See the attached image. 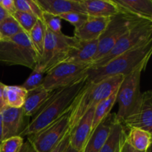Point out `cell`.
I'll return each mask as SVG.
<instances>
[{
    "label": "cell",
    "mask_w": 152,
    "mask_h": 152,
    "mask_svg": "<svg viewBox=\"0 0 152 152\" xmlns=\"http://www.w3.org/2000/svg\"><path fill=\"white\" fill-rule=\"evenodd\" d=\"M89 82L87 74L70 86L53 91L50 97L45 102L28 123L20 137L31 136L68 114L74 101Z\"/></svg>",
    "instance_id": "6da1fadb"
},
{
    "label": "cell",
    "mask_w": 152,
    "mask_h": 152,
    "mask_svg": "<svg viewBox=\"0 0 152 152\" xmlns=\"http://www.w3.org/2000/svg\"><path fill=\"white\" fill-rule=\"evenodd\" d=\"M152 52V39L132 49L105 65L88 70V80L90 83H96L108 77L121 75L125 77L141 66L146 67Z\"/></svg>",
    "instance_id": "7a4b0ae2"
},
{
    "label": "cell",
    "mask_w": 152,
    "mask_h": 152,
    "mask_svg": "<svg viewBox=\"0 0 152 152\" xmlns=\"http://www.w3.org/2000/svg\"><path fill=\"white\" fill-rule=\"evenodd\" d=\"M123 78V76L117 75L105 78L96 83H89L74 101L69 111V132L88 111L94 108L101 101L116 91Z\"/></svg>",
    "instance_id": "3957f363"
},
{
    "label": "cell",
    "mask_w": 152,
    "mask_h": 152,
    "mask_svg": "<svg viewBox=\"0 0 152 152\" xmlns=\"http://www.w3.org/2000/svg\"><path fill=\"white\" fill-rule=\"evenodd\" d=\"M39 56L25 32L0 40V62L4 65H21L34 69Z\"/></svg>",
    "instance_id": "277c9868"
},
{
    "label": "cell",
    "mask_w": 152,
    "mask_h": 152,
    "mask_svg": "<svg viewBox=\"0 0 152 152\" xmlns=\"http://www.w3.org/2000/svg\"><path fill=\"white\" fill-rule=\"evenodd\" d=\"M146 67L141 66L131 74L125 76L117 90V101L119 109L116 113L117 121L122 122L135 114L142 102V93L140 91V78Z\"/></svg>",
    "instance_id": "5b68a950"
},
{
    "label": "cell",
    "mask_w": 152,
    "mask_h": 152,
    "mask_svg": "<svg viewBox=\"0 0 152 152\" xmlns=\"http://www.w3.org/2000/svg\"><path fill=\"white\" fill-rule=\"evenodd\" d=\"M144 20L146 19L123 10L117 15L111 17L108 26L98 39L97 52L92 65L109 52L117 42L128 31Z\"/></svg>",
    "instance_id": "8992f818"
},
{
    "label": "cell",
    "mask_w": 152,
    "mask_h": 152,
    "mask_svg": "<svg viewBox=\"0 0 152 152\" xmlns=\"http://www.w3.org/2000/svg\"><path fill=\"white\" fill-rule=\"evenodd\" d=\"M78 39L63 33L55 34L46 28L42 55L38 66L46 74L58 64L64 62L68 52L77 44Z\"/></svg>",
    "instance_id": "52a82bcc"
},
{
    "label": "cell",
    "mask_w": 152,
    "mask_h": 152,
    "mask_svg": "<svg viewBox=\"0 0 152 152\" xmlns=\"http://www.w3.org/2000/svg\"><path fill=\"white\" fill-rule=\"evenodd\" d=\"M152 39V21L144 20L128 31L117 42L114 47L91 68H98L105 65L114 58L135 48Z\"/></svg>",
    "instance_id": "ba28073f"
},
{
    "label": "cell",
    "mask_w": 152,
    "mask_h": 152,
    "mask_svg": "<svg viewBox=\"0 0 152 152\" xmlns=\"http://www.w3.org/2000/svg\"><path fill=\"white\" fill-rule=\"evenodd\" d=\"M90 67L88 65L62 62L46 73L42 86L49 91L66 87L84 77Z\"/></svg>",
    "instance_id": "9c48e42d"
},
{
    "label": "cell",
    "mask_w": 152,
    "mask_h": 152,
    "mask_svg": "<svg viewBox=\"0 0 152 152\" xmlns=\"http://www.w3.org/2000/svg\"><path fill=\"white\" fill-rule=\"evenodd\" d=\"M69 132V112L39 132L28 137L37 152H50Z\"/></svg>",
    "instance_id": "30bf717a"
},
{
    "label": "cell",
    "mask_w": 152,
    "mask_h": 152,
    "mask_svg": "<svg viewBox=\"0 0 152 152\" xmlns=\"http://www.w3.org/2000/svg\"><path fill=\"white\" fill-rule=\"evenodd\" d=\"M127 129L138 128L151 133L152 130V91L142 93V102L135 114L129 116L122 122Z\"/></svg>",
    "instance_id": "8fae6325"
},
{
    "label": "cell",
    "mask_w": 152,
    "mask_h": 152,
    "mask_svg": "<svg viewBox=\"0 0 152 152\" xmlns=\"http://www.w3.org/2000/svg\"><path fill=\"white\" fill-rule=\"evenodd\" d=\"M2 122L3 140L12 137L20 136L28 125L22 108L6 106L1 112Z\"/></svg>",
    "instance_id": "7c38bea8"
},
{
    "label": "cell",
    "mask_w": 152,
    "mask_h": 152,
    "mask_svg": "<svg viewBox=\"0 0 152 152\" xmlns=\"http://www.w3.org/2000/svg\"><path fill=\"white\" fill-rule=\"evenodd\" d=\"M117 121L116 113L108 114L91 132L82 152H99Z\"/></svg>",
    "instance_id": "4fadbf2b"
},
{
    "label": "cell",
    "mask_w": 152,
    "mask_h": 152,
    "mask_svg": "<svg viewBox=\"0 0 152 152\" xmlns=\"http://www.w3.org/2000/svg\"><path fill=\"white\" fill-rule=\"evenodd\" d=\"M97 49L98 39L91 41H82L78 39L77 44L68 52L64 62L91 66Z\"/></svg>",
    "instance_id": "5bb4252c"
},
{
    "label": "cell",
    "mask_w": 152,
    "mask_h": 152,
    "mask_svg": "<svg viewBox=\"0 0 152 152\" xmlns=\"http://www.w3.org/2000/svg\"><path fill=\"white\" fill-rule=\"evenodd\" d=\"M94 111V108L88 111L70 132V145L80 152L83 151L91 133Z\"/></svg>",
    "instance_id": "9a60e30c"
},
{
    "label": "cell",
    "mask_w": 152,
    "mask_h": 152,
    "mask_svg": "<svg viewBox=\"0 0 152 152\" xmlns=\"http://www.w3.org/2000/svg\"><path fill=\"white\" fill-rule=\"evenodd\" d=\"M111 18L89 16L87 20L79 28L74 30V36L82 41L99 39L108 26Z\"/></svg>",
    "instance_id": "2e32d148"
},
{
    "label": "cell",
    "mask_w": 152,
    "mask_h": 152,
    "mask_svg": "<svg viewBox=\"0 0 152 152\" xmlns=\"http://www.w3.org/2000/svg\"><path fill=\"white\" fill-rule=\"evenodd\" d=\"M36 2L43 12L55 16L69 12L86 13L81 0H36Z\"/></svg>",
    "instance_id": "e0dca14e"
},
{
    "label": "cell",
    "mask_w": 152,
    "mask_h": 152,
    "mask_svg": "<svg viewBox=\"0 0 152 152\" xmlns=\"http://www.w3.org/2000/svg\"><path fill=\"white\" fill-rule=\"evenodd\" d=\"M89 16L111 18L121 11L114 0H81Z\"/></svg>",
    "instance_id": "ac0fdd59"
},
{
    "label": "cell",
    "mask_w": 152,
    "mask_h": 152,
    "mask_svg": "<svg viewBox=\"0 0 152 152\" xmlns=\"http://www.w3.org/2000/svg\"><path fill=\"white\" fill-rule=\"evenodd\" d=\"M53 91H47L42 86V85L36 88L28 91L22 106L25 115L27 117L35 115L45 102L50 97Z\"/></svg>",
    "instance_id": "d6986e66"
},
{
    "label": "cell",
    "mask_w": 152,
    "mask_h": 152,
    "mask_svg": "<svg viewBox=\"0 0 152 152\" xmlns=\"http://www.w3.org/2000/svg\"><path fill=\"white\" fill-rule=\"evenodd\" d=\"M120 8L137 16L152 21L151 0H114Z\"/></svg>",
    "instance_id": "ffe728a7"
},
{
    "label": "cell",
    "mask_w": 152,
    "mask_h": 152,
    "mask_svg": "<svg viewBox=\"0 0 152 152\" xmlns=\"http://www.w3.org/2000/svg\"><path fill=\"white\" fill-rule=\"evenodd\" d=\"M127 133L123 123L117 121L111 129L106 142L99 152H120L126 140Z\"/></svg>",
    "instance_id": "44dd1931"
},
{
    "label": "cell",
    "mask_w": 152,
    "mask_h": 152,
    "mask_svg": "<svg viewBox=\"0 0 152 152\" xmlns=\"http://www.w3.org/2000/svg\"><path fill=\"white\" fill-rule=\"evenodd\" d=\"M126 141L137 151H145L151 145V133L138 128H132L126 135Z\"/></svg>",
    "instance_id": "7402d4cb"
},
{
    "label": "cell",
    "mask_w": 152,
    "mask_h": 152,
    "mask_svg": "<svg viewBox=\"0 0 152 152\" xmlns=\"http://www.w3.org/2000/svg\"><path fill=\"white\" fill-rule=\"evenodd\" d=\"M27 92L22 86H5L3 96L6 106L14 108H22Z\"/></svg>",
    "instance_id": "603a6c76"
},
{
    "label": "cell",
    "mask_w": 152,
    "mask_h": 152,
    "mask_svg": "<svg viewBox=\"0 0 152 152\" xmlns=\"http://www.w3.org/2000/svg\"><path fill=\"white\" fill-rule=\"evenodd\" d=\"M118 90V89H117ZM117 90L104 100L101 101L94 108L93 121H92L91 132L96 128V126L108 115L111 114V110L117 102Z\"/></svg>",
    "instance_id": "cb8c5ba5"
},
{
    "label": "cell",
    "mask_w": 152,
    "mask_h": 152,
    "mask_svg": "<svg viewBox=\"0 0 152 152\" xmlns=\"http://www.w3.org/2000/svg\"><path fill=\"white\" fill-rule=\"evenodd\" d=\"M45 31V25L40 20H37V23L35 24L34 28L31 29L29 34H28L30 40H31V44L38 53L39 59L42 55Z\"/></svg>",
    "instance_id": "d4e9b609"
},
{
    "label": "cell",
    "mask_w": 152,
    "mask_h": 152,
    "mask_svg": "<svg viewBox=\"0 0 152 152\" xmlns=\"http://www.w3.org/2000/svg\"><path fill=\"white\" fill-rule=\"evenodd\" d=\"M22 32H24L22 28L11 15H9L0 23L1 39L10 38Z\"/></svg>",
    "instance_id": "484cf974"
},
{
    "label": "cell",
    "mask_w": 152,
    "mask_h": 152,
    "mask_svg": "<svg viewBox=\"0 0 152 152\" xmlns=\"http://www.w3.org/2000/svg\"><path fill=\"white\" fill-rule=\"evenodd\" d=\"M14 4L16 10L29 13L43 22V11L36 0H16Z\"/></svg>",
    "instance_id": "4316f807"
},
{
    "label": "cell",
    "mask_w": 152,
    "mask_h": 152,
    "mask_svg": "<svg viewBox=\"0 0 152 152\" xmlns=\"http://www.w3.org/2000/svg\"><path fill=\"white\" fill-rule=\"evenodd\" d=\"M11 16L16 19L18 24L22 28L24 32L26 33L27 34H29V32L34 28V26L38 20L35 16H32L29 13L18 11V10H16Z\"/></svg>",
    "instance_id": "83f0119b"
},
{
    "label": "cell",
    "mask_w": 152,
    "mask_h": 152,
    "mask_svg": "<svg viewBox=\"0 0 152 152\" xmlns=\"http://www.w3.org/2000/svg\"><path fill=\"white\" fill-rule=\"evenodd\" d=\"M44 74H45L38 66V65H37L33 69L32 73L29 76V77L25 80V83L21 86L23 88H25L27 91L39 87L42 83L43 79H44Z\"/></svg>",
    "instance_id": "f1b7e54d"
},
{
    "label": "cell",
    "mask_w": 152,
    "mask_h": 152,
    "mask_svg": "<svg viewBox=\"0 0 152 152\" xmlns=\"http://www.w3.org/2000/svg\"><path fill=\"white\" fill-rule=\"evenodd\" d=\"M23 143V137L20 136L7 138L0 143V152H19Z\"/></svg>",
    "instance_id": "f546056e"
},
{
    "label": "cell",
    "mask_w": 152,
    "mask_h": 152,
    "mask_svg": "<svg viewBox=\"0 0 152 152\" xmlns=\"http://www.w3.org/2000/svg\"><path fill=\"white\" fill-rule=\"evenodd\" d=\"M59 16L61 19H64L74 25L75 28L81 26L88 18V15L86 14V13H81V12H69V13H64Z\"/></svg>",
    "instance_id": "4dcf8cb0"
},
{
    "label": "cell",
    "mask_w": 152,
    "mask_h": 152,
    "mask_svg": "<svg viewBox=\"0 0 152 152\" xmlns=\"http://www.w3.org/2000/svg\"><path fill=\"white\" fill-rule=\"evenodd\" d=\"M43 23L46 28L55 34H60L61 31V19L59 16L50 14L43 12Z\"/></svg>",
    "instance_id": "1f68e13d"
},
{
    "label": "cell",
    "mask_w": 152,
    "mask_h": 152,
    "mask_svg": "<svg viewBox=\"0 0 152 152\" xmlns=\"http://www.w3.org/2000/svg\"><path fill=\"white\" fill-rule=\"evenodd\" d=\"M0 6L3 7L9 15H13L16 11L13 0H0Z\"/></svg>",
    "instance_id": "d6a6232c"
},
{
    "label": "cell",
    "mask_w": 152,
    "mask_h": 152,
    "mask_svg": "<svg viewBox=\"0 0 152 152\" xmlns=\"http://www.w3.org/2000/svg\"><path fill=\"white\" fill-rule=\"evenodd\" d=\"M70 144V132L65 136V137L61 140V142L53 148L50 152H63L64 150Z\"/></svg>",
    "instance_id": "836d02e7"
},
{
    "label": "cell",
    "mask_w": 152,
    "mask_h": 152,
    "mask_svg": "<svg viewBox=\"0 0 152 152\" xmlns=\"http://www.w3.org/2000/svg\"><path fill=\"white\" fill-rule=\"evenodd\" d=\"M4 87H5V85H4L0 82V114L2 111V110L6 107V105L4 101V96H3Z\"/></svg>",
    "instance_id": "e575fe53"
},
{
    "label": "cell",
    "mask_w": 152,
    "mask_h": 152,
    "mask_svg": "<svg viewBox=\"0 0 152 152\" xmlns=\"http://www.w3.org/2000/svg\"><path fill=\"white\" fill-rule=\"evenodd\" d=\"M19 152H37V151H36L35 148L33 147V145H31V142L28 140H27L26 142H24L22 148H21L20 151Z\"/></svg>",
    "instance_id": "d590c367"
},
{
    "label": "cell",
    "mask_w": 152,
    "mask_h": 152,
    "mask_svg": "<svg viewBox=\"0 0 152 152\" xmlns=\"http://www.w3.org/2000/svg\"><path fill=\"white\" fill-rule=\"evenodd\" d=\"M120 152H145V151H137V150L134 148L132 146H131V145L128 143L127 141L126 140V142H125L124 144H123V147H122L121 151Z\"/></svg>",
    "instance_id": "8d00e7d4"
},
{
    "label": "cell",
    "mask_w": 152,
    "mask_h": 152,
    "mask_svg": "<svg viewBox=\"0 0 152 152\" xmlns=\"http://www.w3.org/2000/svg\"><path fill=\"white\" fill-rule=\"evenodd\" d=\"M8 16H9L8 13L4 10L3 7H1V6H0V23H1L4 19H6Z\"/></svg>",
    "instance_id": "74e56055"
},
{
    "label": "cell",
    "mask_w": 152,
    "mask_h": 152,
    "mask_svg": "<svg viewBox=\"0 0 152 152\" xmlns=\"http://www.w3.org/2000/svg\"><path fill=\"white\" fill-rule=\"evenodd\" d=\"M3 140V131H2V122H1V115L0 114V143Z\"/></svg>",
    "instance_id": "f35d334b"
},
{
    "label": "cell",
    "mask_w": 152,
    "mask_h": 152,
    "mask_svg": "<svg viewBox=\"0 0 152 152\" xmlns=\"http://www.w3.org/2000/svg\"><path fill=\"white\" fill-rule=\"evenodd\" d=\"M63 152H80V151H77V150L74 149V148H72V147H71V145H70V144H69V145H68V146L67 147V148H65V150H64Z\"/></svg>",
    "instance_id": "ab89813d"
},
{
    "label": "cell",
    "mask_w": 152,
    "mask_h": 152,
    "mask_svg": "<svg viewBox=\"0 0 152 152\" xmlns=\"http://www.w3.org/2000/svg\"><path fill=\"white\" fill-rule=\"evenodd\" d=\"M145 152H152V151H151V145L149 147V148H148V149L146 150V151H145Z\"/></svg>",
    "instance_id": "60d3db41"
},
{
    "label": "cell",
    "mask_w": 152,
    "mask_h": 152,
    "mask_svg": "<svg viewBox=\"0 0 152 152\" xmlns=\"http://www.w3.org/2000/svg\"><path fill=\"white\" fill-rule=\"evenodd\" d=\"M0 40H1V36H0Z\"/></svg>",
    "instance_id": "b9f144b4"
}]
</instances>
